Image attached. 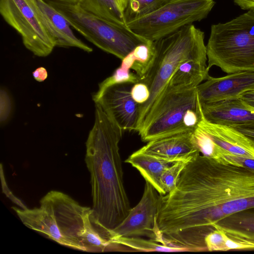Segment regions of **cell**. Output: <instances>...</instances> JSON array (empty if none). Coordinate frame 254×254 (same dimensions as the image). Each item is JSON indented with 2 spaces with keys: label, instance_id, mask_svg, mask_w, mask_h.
I'll use <instances>...</instances> for the list:
<instances>
[{
  "label": "cell",
  "instance_id": "22",
  "mask_svg": "<svg viewBox=\"0 0 254 254\" xmlns=\"http://www.w3.org/2000/svg\"><path fill=\"white\" fill-rule=\"evenodd\" d=\"M112 242L133 252H190L186 248L163 245L152 239L145 240L136 237H119L113 239Z\"/></svg>",
  "mask_w": 254,
  "mask_h": 254
},
{
  "label": "cell",
  "instance_id": "31",
  "mask_svg": "<svg viewBox=\"0 0 254 254\" xmlns=\"http://www.w3.org/2000/svg\"><path fill=\"white\" fill-rule=\"evenodd\" d=\"M0 178L3 192L13 203H15L18 206H19V208L23 209L27 208L26 206L24 205L23 202L21 201L20 199L16 197L8 188L4 178V176L3 175V171L2 170V166L1 164L0 165Z\"/></svg>",
  "mask_w": 254,
  "mask_h": 254
},
{
  "label": "cell",
  "instance_id": "13",
  "mask_svg": "<svg viewBox=\"0 0 254 254\" xmlns=\"http://www.w3.org/2000/svg\"><path fill=\"white\" fill-rule=\"evenodd\" d=\"M31 0L56 47H75L87 53L93 51L75 36L67 19L54 7L44 0Z\"/></svg>",
  "mask_w": 254,
  "mask_h": 254
},
{
  "label": "cell",
  "instance_id": "34",
  "mask_svg": "<svg viewBox=\"0 0 254 254\" xmlns=\"http://www.w3.org/2000/svg\"><path fill=\"white\" fill-rule=\"evenodd\" d=\"M34 78L38 82H43L48 77V71L44 67L36 68L32 73Z\"/></svg>",
  "mask_w": 254,
  "mask_h": 254
},
{
  "label": "cell",
  "instance_id": "27",
  "mask_svg": "<svg viewBox=\"0 0 254 254\" xmlns=\"http://www.w3.org/2000/svg\"><path fill=\"white\" fill-rule=\"evenodd\" d=\"M188 162L177 161L164 170L161 178V183L166 194L175 189L180 174Z\"/></svg>",
  "mask_w": 254,
  "mask_h": 254
},
{
  "label": "cell",
  "instance_id": "21",
  "mask_svg": "<svg viewBox=\"0 0 254 254\" xmlns=\"http://www.w3.org/2000/svg\"><path fill=\"white\" fill-rule=\"evenodd\" d=\"M204 243L207 251L254 250V242L236 240L216 229L206 235Z\"/></svg>",
  "mask_w": 254,
  "mask_h": 254
},
{
  "label": "cell",
  "instance_id": "1",
  "mask_svg": "<svg viewBox=\"0 0 254 254\" xmlns=\"http://www.w3.org/2000/svg\"><path fill=\"white\" fill-rule=\"evenodd\" d=\"M254 208V172L200 154L181 172L177 187L160 194L157 223L164 243L190 252L207 251L214 225Z\"/></svg>",
  "mask_w": 254,
  "mask_h": 254
},
{
  "label": "cell",
  "instance_id": "24",
  "mask_svg": "<svg viewBox=\"0 0 254 254\" xmlns=\"http://www.w3.org/2000/svg\"><path fill=\"white\" fill-rule=\"evenodd\" d=\"M134 63L131 67L140 80L147 73L154 61L155 47L154 41L136 47L131 52Z\"/></svg>",
  "mask_w": 254,
  "mask_h": 254
},
{
  "label": "cell",
  "instance_id": "14",
  "mask_svg": "<svg viewBox=\"0 0 254 254\" xmlns=\"http://www.w3.org/2000/svg\"><path fill=\"white\" fill-rule=\"evenodd\" d=\"M193 130L151 140L138 150L159 157L172 163L180 161L190 162L200 154L191 140V133Z\"/></svg>",
  "mask_w": 254,
  "mask_h": 254
},
{
  "label": "cell",
  "instance_id": "8",
  "mask_svg": "<svg viewBox=\"0 0 254 254\" xmlns=\"http://www.w3.org/2000/svg\"><path fill=\"white\" fill-rule=\"evenodd\" d=\"M199 108L196 87L178 88L168 85L145 128L138 134L142 141L148 142L173 134L192 130L185 126L183 117L188 110H198Z\"/></svg>",
  "mask_w": 254,
  "mask_h": 254
},
{
  "label": "cell",
  "instance_id": "18",
  "mask_svg": "<svg viewBox=\"0 0 254 254\" xmlns=\"http://www.w3.org/2000/svg\"><path fill=\"white\" fill-rule=\"evenodd\" d=\"M241 211L220 220L213 226L234 239L254 242V211Z\"/></svg>",
  "mask_w": 254,
  "mask_h": 254
},
{
  "label": "cell",
  "instance_id": "16",
  "mask_svg": "<svg viewBox=\"0 0 254 254\" xmlns=\"http://www.w3.org/2000/svg\"><path fill=\"white\" fill-rule=\"evenodd\" d=\"M201 113L198 126L208 134L216 144L230 154L254 158V144L248 137L232 127L207 121L201 110Z\"/></svg>",
  "mask_w": 254,
  "mask_h": 254
},
{
  "label": "cell",
  "instance_id": "7",
  "mask_svg": "<svg viewBox=\"0 0 254 254\" xmlns=\"http://www.w3.org/2000/svg\"><path fill=\"white\" fill-rule=\"evenodd\" d=\"M215 4L214 0H168L154 12L126 25L140 36L155 41L205 18Z\"/></svg>",
  "mask_w": 254,
  "mask_h": 254
},
{
  "label": "cell",
  "instance_id": "20",
  "mask_svg": "<svg viewBox=\"0 0 254 254\" xmlns=\"http://www.w3.org/2000/svg\"><path fill=\"white\" fill-rule=\"evenodd\" d=\"M78 3L84 10L101 19L126 25L118 0H81Z\"/></svg>",
  "mask_w": 254,
  "mask_h": 254
},
{
  "label": "cell",
  "instance_id": "17",
  "mask_svg": "<svg viewBox=\"0 0 254 254\" xmlns=\"http://www.w3.org/2000/svg\"><path fill=\"white\" fill-rule=\"evenodd\" d=\"M126 162L136 168L146 182L150 183L159 194H166L161 185V178L164 170L173 163L138 150L131 154Z\"/></svg>",
  "mask_w": 254,
  "mask_h": 254
},
{
  "label": "cell",
  "instance_id": "25",
  "mask_svg": "<svg viewBox=\"0 0 254 254\" xmlns=\"http://www.w3.org/2000/svg\"><path fill=\"white\" fill-rule=\"evenodd\" d=\"M168 0H125L123 15L126 24L130 21L150 14Z\"/></svg>",
  "mask_w": 254,
  "mask_h": 254
},
{
  "label": "cell",
  "instance_id": "9",
  "mask_svg": "<svg viewBox=\"0 0 254 254\" xmlns=\"http://www.w3.org/2000/svg\"><path fill=\"white\" fill-rule=\"evenodd\" d=\"M0 13L20 34L25 48L34 55L47 57L56 47L31 0H0Z\"/></svg>",
  "mask_w": 254,
  "mask_h": 254
},
{
  "label": "cell",
  "instance_id": "19",
  "mask_svg": "<svg viewBox=\"0 0 254 254\" xmlns=\"http://www.w3.org/2000/svg\"><path fill=\"white\" fill-rule=\"evenodd\" d=\"M206 62L188 60L183 63L171 77L168 85L178 88H194L209 76Z\"/></svg>",
  "mask_w": 254,
  "mask_h": 254
},
{
  "label": "cell",
  "instance_id": "2",
  "mask_svg": "<svg viewBox=\"0 0 254 254\" xmlns=\"http://www.w3.org/2000/svg\"><path fill=\"white\" fill-rule=\"evenodd\" d=\"M123 132L95 104L94 122L86 142L85 162L90 175L93 215L109 231L117 227L131 209L119 153Z\"/></svg>",
  "mask_w": 254,
  "mask_h": 254
},
{
  "label": "cell",
  "instance_id": "29",
  "mask_svg": "<svg viewBox=\"0 0 254 254\" xmlns=\"http://www.w3.org/2000/svg\"><path fill=\"white\" fill-rule=\"evenodd\" d=\"M220 162L243 167L254 172V158L229 154L224 156Z\"/></svg>",
  "mask_w": 254,
  "mask_h": 254
},
{
  "label": "cell",
  "instance_id": "15",
  "mask_svg": "<svg viewBox=\"0 0 254 254\" xmlns=\"http://www.w3.org/2000/svg\"><path fill=\"white\" fill-rule=\"evenodd\" d=\"M200 103L204 118L210 123L230 127L254 123V110L239 97Z\"/></svg>",
  "mask_w": 254,
  "mask_h": 254
},
{
  "label": "cell",
  "instance_id": "6",
  "mask_svg": "<svg viewBox=\"0 0 254 254\" xmlns=\"http://www.w3.org/2000/svg\"><path fill=\"white\" fill-rule=\"evenodd\" d=\"M71 26L88 41L122 60L137 46L149 41L136 34L126 25L114 23L84 10L79 3L49 0Z\"/></svg>",
  "mask_w": 254,
  "mask_h": 254
},
{
  "label": "cell",
  "instance_id": "28",
  "mask_svg": "<svg viewBox=\"0 0 254 254\" xmlns=\"http://www.w3.org/2000/svg\"><path fill=\"white\" fill-rule=\"evenodd\" d=\"M13 101L8 90L1 86L0 92V121L1 126L5 125L12 117Z\"/></svg>",
  "mask_w": 254,
  "mask_h": 254
},
{
  "label": "cell",
  "instance_id": "32",
  "mask_svg": "<svg viewBox=\"0 0 254 254\" xmlns=\"http://www.w3.org/2000/svg\"><path fill=\"white\" fill-rule=\"evenodd\" d=\"M232 127L245 134L254 144V123Z\"/></svg>",
  "mask_w": 254,
  "mask_h": 254
},
{
  "label": "cell",
  "instance_id": "36",
  "mask_svg": "<svg viewBox=\"0 0 254 254\" xmlns=\"http://www.w3.org/2000/svg\"><path fill=\"white\" fill-rule=\"evenodd\" d=\"M63 2L72 3H78L81 0H52Z\"/></svg>",
  "mask_w": 254,
  "mask_h": 254
},
{
  "label": "cell",
  "instance_id": "30",
  "mask_svg": "<svg viewBox=\"0 0 254 254\" xmlns=\"http://www.w3.org/2000/svg\"><path fill=\"white\" fill-rule=\"evenodd\" d=\"M131 94L133 100L140 105L146 102L150 97V91L147 86L139 82L133 84Z\"/></svg>",
  "mask_w": 254,
  "mask_h": 254
},
{
  "label": "cell",
  "instance_id": "3",
  "mask_svg": "<svg viewBox=\"0 0 254 254\" xmlns=\"http://www.w3.org/2000/svg\"><path fill=\"white\" fill-rule=\"evenodd\" d=\"M40 203L32 209L12 208L26 227L61 245L87 252L115 251L109 231L97 221L92 208L57 190L48 192Z\"/></svg>",
  "mask_w": 254,
  "mask_h": 254
},
{
  "label": "cell",
  "instance_id": "12",
  "mask_svg": "<svg viewBox=\"0 0 254 254\" xmlns=\"http://www.w3.org/2000/svg\"><path fill=\"white\" fill-rule=\"evenodd\" d=\"M196 89L200 103L238 98L244 92L254 89V71H238L220 77L209 76Z\"/></svg>",
  "mask_w": 254,
  "mask_h": 254
},
{
  "label": "cell",
  "instance_id": "26",
  "mask_svg": "<svg viewBox=\"0 0 254 254\" xmlns=\"http://www.w3.org/2000/svg\"><path fill=\"white\" fill-rule=\"evenodd\" d=\"M139 82V78L136 73L131 72L130 69L121 65L111 76L99 83L98 90L92 95V99L95 101L107 88L114 84L123 83L135 84Z\"/></svg>",
  "mask_w": 254,
  "mask_h": 254
},
{
  "label": "cell",
  "instance_id": "11",
  "mask_svg": "<svg viewBox=\"0 0 254 254\" xmlns=\"http://www.w3.org/2000/svg\"><path fill=\"white\" fill-rule=\"evenodd\" d=\"M132 83L114 84L107 88L95 101L124 131H136L140 104L132 97Z\"/></svg>",
  "mask_w": 254,
  "mask_h": 254
},
{
  "label": "cell",
  "instance_id": "10",
  "mask_svg": "<svg viewBox=\"0 0 254 254\" xmlns=\"http://www.w3.org/2000/svg\"><path fill=\"white\" fill-rule=\"evenodd\" d=\"M146 182L142 197L125 219L110 231L111 240L119 237L146 236L165 245L159 231L157 219L160 194Z\"/></svg>",
  "mask_w": 254,
  "mask_h": 254
},
{
  "label": "cell",
  "instance_id": "37",
  "mask_svg": "<svg viewBox=\"0 0 254 254\" xmlns=\"http://www.w3.org/2000/svg\"><path fill=\"white\" fill-rule=\"evenodd\" d=\"M123 12V9L124 8L125 4V0H118Z\"/></svg>",
  "mask_w": 254,
  "mask_h": 254
},
{
  "label": "cell",
  "instance_id": "5",
  "mask_svg": "<svg viewBox=\"0 0 254 254\" xmlns=\"http://www.w3.org/2000/svg\"><path fill=\"white\" fill-rule=\"evenodd\" d=\"M206 47L207 67L227 73L254 71V9L211 26Z\"/></svg>",
  "mask_w": 254,
  "mask_h": 254
},
{
  "label": "cell",
  "instance_id": "4",
  "mask_svg": "<svg viewBox=\"0 0 254 254\" xmlns=\"http://www.w3.org/2000/svg\"><path fill=\"white\" fill-rule=\"evenodd\" d=\"M204 33L192 24L154 41L155 56L151 67L140 80L150 91L148 101L140 105L136 131L138 133L145 127L169 81L178 68L188 60L206 62V47Z\"/></svg>",
  "mask_w": 254,
  "mask_h": 254
},
{
  "label": "cell",
  "instance_id": "35",
  "mask_svg": "<svg viewBox=\"0 0 254 254\" xmlns=\"http://www.w3.org/2000/svg\"><path fill=\"white\" fill-rule=\"evenodd\" d=\"M235 4L243 10L254 9V0H233Z\"/></svg>",
  "mask_w": 254,
  "mask_h": 254
},
{
  "label": "cell",
  "instance_id": "33",
  "mask_svg": "<svg viewBox=\"0 0 254 254\" xmlns=\"http://www.w3.org/2000/svg\"><path fill=\"white\" fill-rule=\"evenodd\" d=\"M239 98L248 107L254 110V89L244 92Z\"/></svg>",
  "mask_w": 254,
  "mask_h": 254
},
{
  "label": "cell",
  "instance_id": "23",
  "mask_svg": "<svg viewBox=\"0 0 254 254\" xmlns=\"http://www.w3.org/2000/svg\"><path fill=\"white\" fill-rule=\"evenodd\" d=\"M191 140L203 156L219 162L224 156L230 154L216 144L208 134L198 126L191 132Z\"/></svg>",
  "mask_w": 254,
  "mask_h": 254
}]
</instances>
